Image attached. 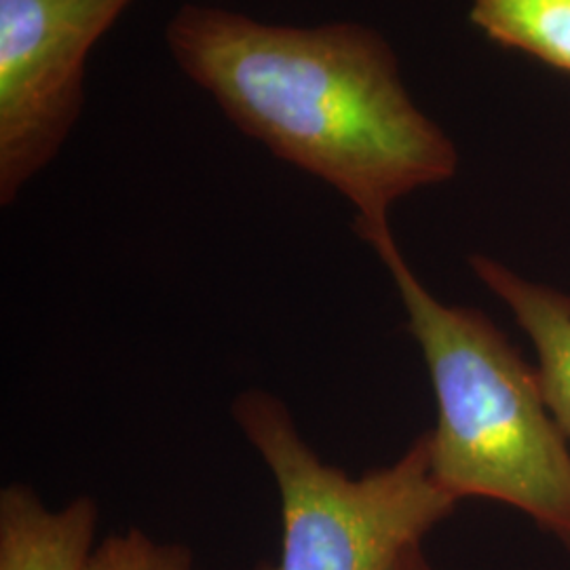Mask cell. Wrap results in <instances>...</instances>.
Wrapping results in <instances>:
<instances>
[{"instance_id": "4", "label": "cell", "mask_w": 570, "mask_h": 570, "mask_svg": "<svg viewBox=\"0 0 570 570\" xmlns=\"http://www.w3.org/2000/svg\"><path fill=\"white\" fill-rule=\"evenodd\" d=\"M134 0H0V205L60 155L81 119L91 49Z\"/></svg>"}, {"instance_id": "2", "label": "cell", "mask_w": 570, "mask_h": 570, "mask_svg": "<svg viewBox=\"0 0 570 570\" xmlns=\"http://www.w3.org/2000/svg\"><path fill=\"white\" fill-rule=\"evenodd\" d=\"M370 247L406 308L438 402L429 429L433 480L461 499L524 511L570 551L569 438L543 397L537 367L482 311L438 301L407 265L393 230Z\"/></svg>"}, {"instance_id": "9", "label": "cell", "mask_w": 570, "mask_h": 570, "mask_svg": "<svg viewBox=\"0 0 570 570\" xmlns=\"http://www.w3.org/2000/svg\"><path fill=\"white\" fill-rule=\"evenodd\" d=\"M404 570H431L428 558H425V553H423V548H419V550H414L407 556Z\"/></svg>"}, {"instance_id": "6", "label": "cell", "mask_w": 570, "mask_h": 570, "mask_svg": "<svg viewBox=\"0 0 570 570\" xmlns=\"http://www.w3.org/2000/svg\"><path fill=\"white\" fill-rule=\"evenodd\" d=\"M469 265L510 306L537 351V374L553 419L570 440V294L532 284L489 256L473 254Z\"/></svg>"}, {"instance_id": "8", "label": "cell", "mask_w": 570, "mask_h": 570, "mask_svg": "<svg viewBox=\"0 0 570 570\" xmlns=\"http://www.w3.org/2000/svg\"><path fill=\"white\" fill-rule=\"evenodd\" d=\"M85 570H197V562L186 543L164 541L131 527L104 537Z\"/></svg>"}, {"instance_id": "7", "label": "cell", "mask_w": 570, "mask_h": 570, "mask_svg": "<svg viewBox=\"0 0 570 570\" xmlns=\"http://www.w3.org/2000/svg\"><path fill=\"white\" fill-rule=\"evenodd\" d=\"M469 18L490 41L570 75V0H471Z\"/></svg>"}, {"instance_id": "5", "label": "cell", "mask_w": 570, "mask_h": 570, "mask_svg": "<svg viewBox=\"0 0 570 570\" xmlns=\"http://www.w3.org/2000/svg\"><path fill=\"white\" fill-rule=\"evenodd\" d=\"M98 527L91 494L49 508L30 484L11 482L0 489V570H85Z\"/></svg>"}, {"instance_id": "3", "label": "cell", "mask_w": 570, "mask_h": 570, "mask_svg": "<svg viewBox=\"0 0 570 570\" xmlns=\"http://www.w3.org/2000/svg\"><path fill=\"white\" fill-rule=\"evenodd\" d=\"M230 416L279 497V560L254 570H404L459 505L431 475L428 431L387 468L348 475L306 442L275 393L245 389Z\"/></svg>"}, {"instance_id": "1", "label": "cell", "mask_w": 570, "mask_h": 570, "mask_svg": "<svg viewBox=\"0 0 570 570\" xmlns=\"http://www.w3.org/2000/svg\"><path fill=\"white\" fill-rule=\"evenodd\" d=\"M165 42L244 136L353 205L366 244L391 233L400 199L459 169L456 146L410 98L395 51L367 26H285L190 2L167 21Z\"/></svg>"}]
</instances>
